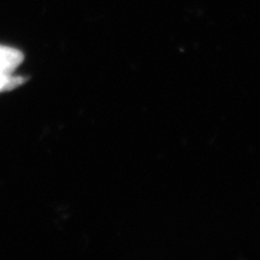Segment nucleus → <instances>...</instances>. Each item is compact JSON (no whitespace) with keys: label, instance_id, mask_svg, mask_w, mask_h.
<instances>
[{"label":"nucleus","instance_id":"nucleus-1","mask_svg":"<svg viewBox=\"0 0 260 260\" xmlns=\"http://www.w3.org/2000/svg\"><path fill=\"white\" fill-rule=\"evenodd\" d=\"M23 53L14 47L0 45V74L12 75L23 61Z\"/></svg>","mask_w":260,"mask_h":260},{"label":"nucleus","instance_id":"nucleus-2","mask_svg":"<svg viewBox=\"0 0 260 260\" xmlns=\"http://www.w3.org/2000/svg\"><path fill=\"white\" fill-rule=\"evenodd\" d=\"M24 79L22 77L14 76V75H2L0 74V92H5L12 88H16L19 84L24 82Z\"/></svg>","mask_w":260,"mask_h":260}]
</instances>
